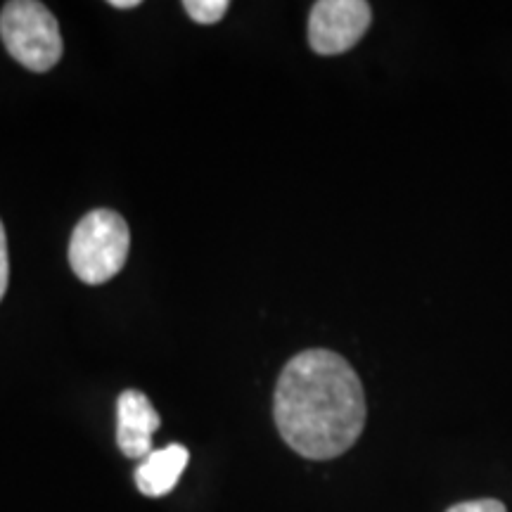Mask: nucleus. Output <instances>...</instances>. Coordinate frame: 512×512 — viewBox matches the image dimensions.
<instances>
[{
  "mask_svg": "<svg viewBox=\"0 0 512 512\" xmlns=\"http://www.w3.org/2000/svg\"><path fill=\"white\" fill-rule=\"evenodd\" d=\"M273 415L292 451L309 460H332L361 437L366 394L347 358L309 349L294 356L280 375Z\"/></svg>",
  "mask_w": 512,
  "mask_h": 512,
  "instance_id": "nucleus-1",
  "label": "nucleus"
},
{
  "mask_svg": "<svg viewBox=\"0 0 512 512\" xmlns=\"http://www.w3.org/2000/svg\"><path fill=\"white\" fill-rule=\"evenodd\" d=\"M131 230L112 209H95L76 223L69 242V264L86 285H102L126 266Z\"/></svg>",
  "mask_w": 512,
  "mask_h": 512,
  "instance_id": "nucleus-2",
  "label": "nucleus"
},
{
  "mask_svg": "<svg viewBox=\"0 0 512 512\" xmlns=\"http://www.w3.org/2000/svg\"><path fill=\"white\" fill-rule=\"evenodd\" d=\"M5 50L29 72H50L60 62L64 43L53 12L38 0H12L0 12Z\"/></svg>",
  "mask_w": 512,
  "mask_h": 512,
  "instance_id": "nucleus-3",
  "label": "nucleus"
},
{
  "mask_svg": "<svg viewBox=\"0 0 512 512\" xmlns=\"http://www.w3.org/2000/svg\"><path fill=\"white\" fill-rule=\"evenodd\" d=\"M373 10L366 0H320L309 15V43L318 55L347 53L366 36Z\"/></svg>",
  "mask_w": 512,
  "mask_h": 512,
  "instance_id": "nucleus-4",
  "label": "nucleus"
},
{
  "mask_svg": "<svg viewBox=\"0 0 512 512\" xmlns=\"http://www.w3.org/2000/svg\"><path fill=\"white\" fill-rule=\"evenodd\" d=\"M162 420L138 389H126L117 401V444L126 458L145 460L152 453V434L159 430Z\"/></svg>",
  "mask_w": 512,
  "mask_h": 512,
  "instance_id": "nucleus-5",
  "label": "nucleus"
},
{
  "mask_svg": "<svg viewBox=\"0 0 512 512\" xmlns=\"http://www.w3.org/2000/svg\"><path fill=\"white\" fill-rule=\"evenodd\" d=\"M190 453L181 444H171L166 448H157L147 456L136 470V486L140 494L150 498H162L174 491L181 479L185 465H188Z\"/></svg>",
  "mask_w": 512,
  "mask_h": 512,
  "instance_id": "nucleus-6",
  "label": "nucleus"
},
{
  "mask_svg": "<svg viewBox=\"0 0 512 512\" xmlns=\"http://www.w3.org/2000/svg\"><path fill=\"white\" fill-rule=\"evenodd\" d=\"M230 8L228 0H185L183 10L188 12L190 19L197 24H216L226 17Z\"/></svg>",
  "mask_w": 512,
  "mask_h": 512,
  "instance_id": "nucleus-7",
  "label": "nucleus"
},
{
  "mask_svg": "<svg viewBox=\"0 0 512 512\" xmlns=\"http://www.w3.org/2000/svg\"><path fill=\"white\" fill-rule=\"evenodd\" d=\"M446 512H508L501 501H494V498H479V501H465L453 505Z\"/></svg>",
  "mask_w": 512,
  "mask_h": 512,
  "instance_id": "nucleus-8",
  "label": "nucleus"
},
{
  "mask_svg": "<svg viewBox=\"0 0 512 512\" xmlns=\"http://www.w3.org/2000/svg\"><path fill=\"white\" fill-rule=\"evenodd\" d=\"M10 280V256H8V238H5L3 221H0V302H3L5 292H8Z\"/></svg>",
  "mask_w": 512,
  "mask_h": 512,
  "instance_id": "nucleus-9",
  "label": "nucleus"
},
{
  "mask_svg": "<svg viewBox=\"0 0 512 512\" xmlns=\"http://www.w3.org/2000/svg\"><path fill=\"white\" fill-rule=\"evenodd\" d=\"M110 5L119 10H128V8H138L140 0H110Z\"/></svg>",
  "mask_w": 512,
  "mask_h": 512,
  "instance_id": "nucleus-10",
  "label": "nucleus"
}]
</instances>
